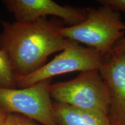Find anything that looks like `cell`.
Returning <instances> with one entry per match:
<instances>
[{
    "mask_svg": "<svg viewBox=\"0 0 125 125\" xmlns=\"http://www.w3.org/2000/svg\"><path fill=\"white\" fill-rule=\"evenodd\" d=\"M4 125H38L35 121L18 114H8Z\"/></svg>",
    "mask_w": 125,
    "mask_h": 125,
    "instance_id": "obj_10",
    "label": "cell"
},
{
    "mask_svg": "<svg viewBox=\"0 0 125 125\" xmlns=\"http://www.w3.org/2000/svg\"><path fill=\"white\" fill-rule=\"evenodd\" d=\"M52 79L21 89H0V108L18 114L43 125H57L50 94Z\"/></svg>",
    "mask_w": 125,
    "mask_h": 125,
    "instance_id": "obj_4",
    "label": "cell"
},
{
    "mask_svg": "<svg viewBox=\"0 0 125 125\" xmlns=\"http://www.w3.org/2000/svg\"><path fill=\"white\" fill-rule=\"evenodd\" d=\"M57 125H112L108 115L52 101Z\"/></svg>",
    "mask_w": 125,
    "mask_h": 125,
    "instance_id": "obj_8",
    "label": "cell"
},
{
    "mask_svg": "<svg viewBox=\"0 0 125 125\" xmlns=\"http://www.w3.org/2000/svg\"><path fill=\"white\" fill-rule=\"evenodd\" d=\"M59 32L67 40L88 45L105 57L119 40L124 37L125 23L120 13L107 6L87 9L86 19L73 26L61 27Z\"/></svg>",
    "mask_w": 125,
    "mask_h": 125,
    "instance_id": "obj_2",
    "label": "cell"
},
{
    "mask_svg": "<svg viewBox=\"0 0 125 125\" xmlns=\"http://www.w3.org/2000/svg\"><path fill=\"white\" fill-rule=\"evenodd\" d=\"M125 53V37L119 40L112 48L110 54L112 55H120Z\"/></svg>",
    "mask_w": 125,
    "mask_h": 125,
    "instance_id": "obj_12",
    "label": "cell"
},
{
    "mask_svg": "<svg viewBox=\"0 0 125 125\" xmlns=\"http://www.w3.org/2000/svg\"><path fill=\"white\" fill-rule=\"evenodd\" d=\"M104 58L93 48L82 46L77 42L70 40L68 46L51 62L29 75L18 77L17 87L21 89L30 86L62 74L98 70Z\"/></svg>",
    "mask_w": 125,
    "mask_h": 125,
    "instance_id": "obj_5",
    "label": "cell"
},
{
    "mask_svg": "<svg viewBox=\"0 0 125 125\" xmlns=\"http://www.w3.org/2000/svg\"><path fill=\"white\" fill-rule=\"evenodd\" d=\"M108 91L112 125H125V53L109 54L98 69Z\"/></svg>",
    "mask_w": 125,
    "mask_h": 125,
    "instance_id": "obj_7",
    "label": "cell"
},
{
    "mask_svg": "<svg viewBox=\"0 0 125 125\" xmlns=\"http://www.w3.org/2000/svg\"><path fill=\"white\" fill-rule=\"evenodd\" d=\"M97 2L101 5L107 6L119 12H125V0H99Z\"/></svg>",
    "mask_w": 125,
    "mask_h": 125,
    "instance_id": "obj_11",
    "label": "cell"
},
{
    "mask_svg": "<svg viewBox=\"0 0 125 125\" xmlns=\"http://www.w3.org/2000/svg\"><path fill=\"white\" fill-rule=\"evenodd\" d=\"M50 94L57 102L108 115L109 93L98 70L81 72L71 80L51 84Z\"/></svg>",
    "mask_w": 125,
    "mask_h": 125,
    "instance_id": "obj_3",
    "label": "cell"
},
{
    "mask_svg": "<svg viewBox=\"0 0 125 125\" xmlns=\"http://www.w3.org/2000/svg\"><path fill=\"white\" fill-rule=\"evenodd\" d=\"M17 79L8 56L0 49V89H17Z\"/></svg>",
    "mask_w": 125,
    "mask_h": 125,
    "instance_id": "obj_9",
    "label": "cell"
},
{
    "mask_svg": "<svg viewBox=\"0 0 125 125\" xmlns=\"http://www.w3.org/2000/svg\"><path fill=\"white\" fill-rule=\"evenodd\" d=\"M60 21L45 18L32 22L1 21L0 49L8 56L18 78L37 71L50 55L68 46L70 40L59 32L63 27Z\"/></svg>",
    "mask_w": 125,
    "mask_h": 125,
    "instance_id": "obj_1",
    "label": "cell"
},
{
    "mask_svg": "<svg viewBox=\"0 0 125 125\" xmlns=\"http://www.w3.org/2000/svg\"><path fill=\"white\" fill-rule=\"evenodd\" d=\"M2 3L20 22H32L53 16L68 26H73L83 21L87 13V9L62 6L52 0H4Z\"/></svg>",
    "mask_w": 125,
    "mask_h": 125,
    "instance_id": "obj_6",
    "label": "cell"
},
{
    "mask_svg": "<svg viewBox=\"0 0 125 125\" xmlns=\"http://www.w3.org/2000/svg\"><path fill=\"white\" fill-rule=\"evenodd\" d=\"M8 114L0 108V125H4Z\"/></svg>",
    "mask_w": 125,
    "mask_h": 125,
    "instance_id": "obj_13",
    "label": "cell"
}]
</instances>
